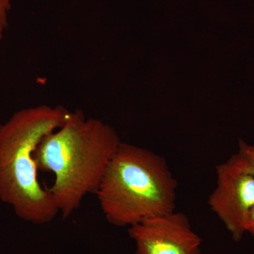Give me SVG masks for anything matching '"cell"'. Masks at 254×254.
<instances>
[{"mask_svg": "<svg viewBox=\"0 0 254 254\" xmlns=\"http://www.w3.org/2000/svg\"><path fill=\"white\" fill-rule=\"evenodd\" d=\"M120 143L111 127L78 110L42 139L35 151L37 168L54 175L48 190L64 218L79 208L86 195L96 193Z\"/></svg>", "mask_w": 254, "mask_h": 254, "instance_id": "6da1fadb", "label": "cell"}, {"mask_svg": "<svg viewBox=\"0 0 254 254\" xmlns=\"http://www.w3.org/2000/svg\"><path fill=\"white\" fill-rule=\"evenodd\" d=\"M72 112L43 105L14 113L0 129V200L22 220L37 225L59 213L48 188L38 177L35 151L48 133L67 122Z\"/></svg>", "mask_w": 254, "mask_h": 254, "instance_id": "7a4b0ae2", "label": "cell"}, {"mask_svg": "<svg viewBox=\"0 0 254 254\" xmlns=\"http://www.w3.org/2000/svg\"><path fill=\"white\" fill-rule=\"evenodd\" d=\"M177 188L165 159L121 143L95 193L107 221L129 227L175 211Z\"/></svg>", "mask_w": 254, "mask_h": 254, "instance_id": "3957f363", "label": "cell"}, {"mask_svg": "<svg viewBox=\"0 0 254 254\" xmlns=\"http://www.w3.org/2000/svg\"><path fill=\"white\" fill-rule=\"evenodd\" d=\"M217 185L208 205L225 225L234 240L240 242L254 208V176L229 159L217 166Z\"/></svg>", "mask_w": 254, "mask_h": 254, "instance_id": "277c9868", "label": "cell"}, {"mask_svg": "<svg viewBox=\"0 0 254 254\" xmlns=\"http://www.w3.org/2000/svg\"><path fill=\"white\" fill-rule=\"evenodd\" d=\"M135 254H200L201 238L185 214L175 212L128 227Z\"/></svg>", "mask_w": 254, "mask_h": 254, "instance_id": "5b68a950", "label": "cell"}, {"mask_svg": "<svg viewBox=\"0 0 254 254\" xmlns=\"http://www.w3.org/2000/svg\"><path fill=\"white\" fill-rule=\"evenodd\" d=\"M230 159L239 168L254 176V145L241 141L238 153Z\"/></svg>", "mask_w": 254, "mask_h": 254, "instance_id": "8992f818", "label": "cell"}, {"mask_svg": "<svg viewBox=\"0 0 254 254\" xmlns=\"http://www.w3.org/2000/svg\"><path fill=\"white\" fill-rule=\"evenodd\" d=\"M11 9V0H0V27L8 26V14Z\"/></svg>", "mask_w": 254, "mask_h": 254, "instance_id": "52a82bcc", "label": "cell"}, {"mask_svg": "<svg viewBox=\"0 0 254 254\" xmlns=\"http://www.w3.org/2000/svg\"><path fill=\"white\" fill-rule=\"evenodd\" d=\"M246 232H249L254 237V208L251 212L250 217L246 225Z\"/></svg>", "mask_w": 254, "mask_h": 254, "instance_id": "ba28073f", "label": "cell"}, {"mask_svg": "<svg viewBox=\"0 0 254 254\" xmlns=\"http://www.w3.org/2000/svg\"><path fill=\"white\" fill-rule=\"evenodd\" d=\"M4 28L0 27V41H1V38L3 37V33H4Z\"/></svg>", "mask_w": 254, "mask_h": 254, "instance_id": "9c48e42d", "label": "cell"}, {"mask_svg": "<svg viewBox=\"0 0 254 254\" xmlns=\"http://www.w3.org/2000/svg\"><path fill=\"white\" fill-rule=\"evenodd\" d=\"M1 124L0 123V129H1Z\"/></svg>", "mask_w": 254, "mask_h": 254, "instance_id": "30bf717a", "label": "cell"}]
</instances>
